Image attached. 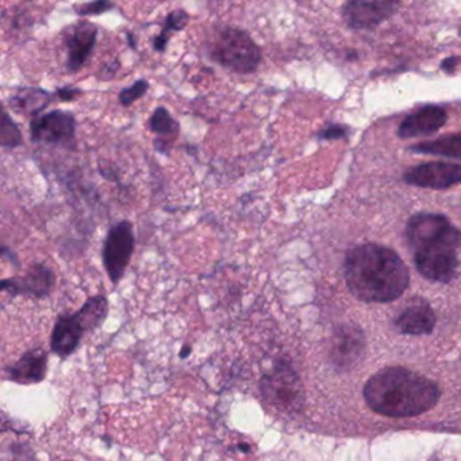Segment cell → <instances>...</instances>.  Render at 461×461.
<instances>
[{
  "label": "cell",
  "instance_id": "6da1fadb",
  "mask_svg": "<svg viewBox=\"0 0 461 461\" xmlns=\"http://www.w3.org/2000/svg\"><path fill=\"white\" fill-rule=\"evenodd\" d=\"M344 278L352 296L375 304L399 299L410 282L403 260L391 249L375 243L362 244L347 254Z\"/></svg>",
  "mask_w": 461,
  "mask_h": 461
},
{
  "label": "cell",
  "instance_id": "7a4b0ae2",
  "mask_svg": "<svg viewBox=\"0 0 461 461\" xmlns=\"http://www.w3.org/2000/svg\"><path fill=\"white\" fill-rule=\"evenodd\" d=\"M368 407L390 418L417 417L433 409L441 391L426 376L403 367L382 368L363 390Z\"/></svg>",
  "mask_w": 461,
  "mask_h": 461
},
{
  "label": "cell",
  "instance_id": "3957f363",
  "mask_svg": "<svg viewBox=\"0 0 461 461\" xmlns=\"http://www.w3.org/2000/svg\"><path fill=\"white\" fill-rule=\"evenodd\" d=\"M417 270L434 282H449L458 268L461 233L444 216L418 213L407 229Z\"/></svg>",
  "mask_w": 461,
  "mask_h": 461
},
{
  "label": "cell",
  "instance_id": "277c9868",
  "mask_svg": "<svg viewBox=\"0 0 461 461\" xmlns=\"http://www.w3.org/2000/svg\"><path fill=\"white\" fill-rule=\"evenodd\" d=\"M108 301L104 296L92 297L78 312L60 316L55 321L50 349L57 357L67 359L78 350L84 332L97 328L107 317Z\"/></svg>",
  "mask_w": 461,
  "mask_h": 461
},
{
  "label": "cell",
  "instance_id": "5b68a950",
  "mask_svg": "<svg viewBox=\"0 0 461 461\" xmlns=\"http://www.w3.org/2000/svg\"><path fill=\"white\" fill-rule=\"evenodd\" d=\"M210 59L236 73H251L259 67L262 54L254 39L241 29L226 28L218 31L210 45Z\"/></svg>",
  "mask_w": 461,
  "mask_h": 461
},
{
  "label": "cell",
  "instance_id": "8992f818",
  "mask_svg": "<svg viewBox=\"0 0 461 461\" xmlns=\"http://www.w3.org/2000/svg\"><path fill=\"white\" fill-rule=\"evenodd\" d=\"M263 398L282 409H294L304 400V390L299 375L289 363L279 360L260 381Z\"/></svg>",
  "mask_w": 461,
  "mask_h": 461
},
{
  "label": "cell",
  "instance_id": "52a82bcc",
  "mask_svg": "<svg viewBox=\"0 0 461 461\" xmlns=\"http://www.w3.org/2000/svg\"><path fill=\"white\" fill-rule=\"evenodd\" d=\"M134 247L136 236L130 221H119L108 231L103 246V263L112 284H117L125 276L133 257Z\"/></svg>",
  "mask_w": 461,
  "mask_h": 461
},
{
  "label": "cell",
  "instance_id": "ba28073f",
  "mask_svg": "<svg viewBox=\"0 0 461 461\" xmlns=\"http://www.w3.org/2000/svg\"><path fill=\"white\" fill-rule=\"evenodd\" d=\"M30 133L34 142L62 144L68 149L76 146V119L65 111H53L37 118L31 122Z\"/></svg>",
  "mask_w": 461,
  "mask_h": 461
},
{
  "label": "cell",
  "instance_id": "9c48e42d",
  "mask_svg": "<svg viewBox=\"0 0 461 461\" xmlns=\"http://www.w3.org/2000/svg\"><path fill=\"white\" fill-rule=\"evenodd\" d=\"M399 4L400 0H349L342 18L354 30H373L391 18Z\"/></svg>",
  "mask_w": 461,
  "mask_h": 461
},
{
  "label": "cell",
  "instance_id": "30bf717a",
  "mask_svg": "<svg viewBox=\"0 0 461 461\" xmlns=\"http://www.w3.org/2000/svg\"><path fill=\"white\" fill-rule=\"evenodd\" d=\"M405 181L421 188H450L461 184V166L448 162L423 163L407 170Z\"/></svg>",
  "mask_w": 461,
  "mask_h": 461
},
{
  "label": "cell",
  "instance_id": "8fae6325",
  "mask_svg": "<svg viewBox=\"0 0 461 461\" xmlns=\"http://www.w3.org/2000/svg\"><path fill=\"white\" fill-rule=\"evenodd\" d=\"M365 351V336L358 326L340 325L332 336L329 358L340 370L352 367Z\"/></svg>",
  "mask_w": 461,
  "mask_h": 461
},
{
  "label": "cell",
  "instance_id": "7c38bea8",
  "mask_svg": "<svg viewBox=\"0 0 461 461\" xmlns=\"http://www.w3.org/2000/svg\"><path fill=\"white\" fill-rule=\"evenodd\" d=\"M54 284V274L46 266L38 263L29 270L25 276L0 281V292H9L12 296L26 294L42 299L49 296Z\"/></svg>",
  "mask_w": 461,
  "mask_h": 461
},
{
  "label": "cell",
  "instance_id": "4fadbf2b",
  "mask_svg": "<svg viewBox=\"0 0 461 461\" xmlns=\"http://www.w3.org/2000/svg\"><path fill=\"white\" fill-rule=\"evenodd\" d=\"M448 115L444 108L439 105H426L409 115L400 123L398 136L400 138H416L436 133L447 123Z\"/></svg>",
  "mask_w": 461,
  "mask_h": 461
},
{
  "label": "cell",
  "instance_id": "5bb4252c",
  "mask_svg": "<svg viewBox=\"0 0 461 461\" xmlns=\"http://www.w3.org/2000/svg\"><path fill=\"white\" fill-rule=\"evenodd\" d=\"M97 29L92 23L83 22L75 26L67 38L68 68L70 72H78L86 64L95 44H96Z\"/></svg>",
  "mask_w": 461,
  "mask_h": 461
},
{
  "label": "cell",
  "instance_id": "9a60e30c",
  "mask_svg": "<svg viewBox=\"0 0 461 461\" xmlns=\"http://www.w3.org/2000/svg\"><path fill=\"white\" fill-rule=\"evenodd\" d=\"M47 354L44 350L37 349L26 352L14 366L7 368V379L18 384L41 383L46 378Z\"/></svg>",
  "mask_w": 461,
  "mask_h": 461
},
{
  "label": "cell",
  "instance_id": "2e32d148",
  "mask_svg": "<svg viewBox=\"0 0 461 461\" xmlns=\"http://www.w3.org/2000/svg\"><path fill=\"white\" fill-rule=\"evenodd\" d=\"M434 325H436V316L433 309L423 300H416L395 320V326L400 333L415 334V336L431 333Z\"/></svg>",
  "mask_w": 461,
  "mask_h": 461
},
{
  "label": "cell",
  "instance_id": "e0dca14e",
  "mask_svg": "<svg viewBox=\"0 0 461 461\" xmlns=\"http://www.w3.org/2000/svg\"><path fill=\"white\" fill-rule=\"evenodd\" d=\"M50 96L46 91L39 88L21 89L12 99V105L18 112L25 115H37L44 111L50 103Z\"/></svg>",
  "mask_w": 461,
  "mask_h": 461
},
{
  "label": "cell",
  "instance_id": "ac0fdd59",
  "mask_svg": "<svg viewBox=\"0 0 461 461\" xmlns=\"http://www.w3.org/2000/svg\"><path fill=\"white\" fill-rule=\"evenodd\" d=\"M410 150L415 152H421V154L461 158V134L442 136L436 141L424 142V144H416Z\"/></svg>",
  "mask_w": 461,
  "mask_h": 461
},
{
  "label": "cell",
  "instance_id": "d6986e66",
  "mask_svg": "<svg viewBox=\"0 0 461 461\" xmlns=\"http://www.w3.org/2000/svg\"><path fill=\"white\" fill-rule=\"evenodd\" d=\"M150 130L152 133L157 134L162 139H158L155 144H169L171 141H175L176 136H178L180 131V126L171 118L170 113L166 108L158 107L157 110L152 112V118H150Z\"/></svg>",
  "mask_w": 461,
  "mask_h": 461
},
{
  "label": "cell",
  "instance_id": "ffe728a7",
  "mask_svg": "<svg viewBox=\"0 0 461 461\" xmlns=\"http://www.w3.org/2000/svg\"><path fill=\"white\" fill-rule=\"evenodd\" d=\"M22 133L17 123L10 118L4 105L0 104V146L15 149L22 144Z\"/></svg>",
  "mask_w": 461,
  "mask_h": 461
},
{
  "label": "cell",
  "instance_id": "44dd1931",
  "mask_svg": "<svg viewBox=\"0 0 461 461\" xmlns=\"http://www.w3.org/2000/svg\"><path fill=\"white\" fill-rule=\"evenodd\" d=\"M186 23H188V14L183 10H178V12H170V14L166 17L165 26H163L162 33L160 36L155 37L154 39V47L158 50V52H163L168 46L169 41V34L173 30H183L185 28Z\"/></svg>",
  "mask_w": 461,
  "mask_h": 461
},
{
  "label": "cell",
  "instance_id": "7402d4cb",
  "mask_svg": "<svg viewBox=\"0 0 461 461\" xmlns=\"http://www.w3.org/2000/svg\"><path fill=\"white\" fill-rule=\"evenodd\" d=\"M147 89H149V83L146 80H138L136 83H134L130 88L123 89L119 95L120 103L126 107L133 104L136 100L141 99L144 94H146Z\"/></svg>",
  "mask_w": 461,
  "mask_h": 461
},
{
  "label": "cell",
  "instance_id": "603a6c76",
  "mask_svg": "<svg viewBox=\"0 0 461 461\" xmlns=\"http://www.w3.org/2000/svg\"><path fill=\"white\" fill-rule=\"evenodd\" d=\"M112 7L113 4H111L110 0H94V2L78 7V12L80 15H97L108 12Z\"/></svg>",
  "mask_w": 461,
  "mask_h": 461
},
{
  "label": "cell",
  "instance_id": "cb8c5ba5",
  "mask_svg": "<svg viewBox=\"0 0 461 461\" xmlns=\"http://www.w3.org/2000/svg\"><path fill=\"white\" fill-rule=\"evenodd\" d=\"M349 134V128L342 125H329L318 131L317 136L321 141H334V139L345 138Z\"/></svg>",
  "mask_w": 461,
  "mask_h": 461
},
{
  "label": "cell",
  "instance_id": "d4e9b609",
  "mask_svg": "<svg viewBox=\"0 0 461 461\" xmlns=\"http://www.w3.org/2000/svg\"><path fill=\"white\" fill-rule=\"evenodd\" d=\"M6 432H15L18 434L25 433V432L20 431L17 423L6 412L0 409V433H6Z\"/></svg>",
  "mask_w": 461,
  "mask_h": 461
},
{
  "label": "cell",
  "instance_id": "484cf974",
  "mask_svg": "<svg viewBox=\"0 0 461 461\" xmlns=\"http://www.w3.org/2000/svg\"><path fill=\"white\" fill-rule=\"evenodd\" d=\"M80 94V89L70 88V86H67V88H62L57 91V96H59L62 102H72V100H75Z\"/></svg>",
  "mask_w": 461,
  "mask_h": 461
},
{
  "label": "cell",
  "instance_id": "4316f807",
  "mask_svg": "<svg viewBox=\"0 0 461 461\" xmlns=\"http://www.w3.org/2000/svg\"><path fill=\"white\" fill-rule=\"evenodd\" d=\"M458 57H449V59H445L444 62H441V68L444 72L452 73L453 70H456V67L458 65Z\"/></svg>",
  "mask_w": 461,
  "mask_h": 461
},
{
  "label": "cell",
  "instance_id": "83f0119b",
  "mask_svg": "<svg viewBox=\"0 0 461 461\" xmlns=\"http://www.w3.org/2000/svg\"><path fill=\"white\" fill-rule=\"evenodd\" d=\"M0 255H4V257L10 258V259H14V255H12V252L10 251L9 249H6V247L0 246ZM17 262V260H15Z\"/></svg>",
  "mask_w": 461,
  "mask_h": 461
},
{
  "label": "cell",
  "instance_id": "f1b7e54d",
  "mask_svg": "<svg viewBox=\"0 0 461 461\" xmlns=\"http://www.w3.org/2000/svg\"><path fill=\"white\" fill-rule=\"evenodd\" d=\"M191 347H189V345H184L183 351H181L180 357L183 358V359H185L186 357H189V355H191Z\"/></svg>",
  "mask_w": 461,
  "mask_h": 461
},
{
  "label": "cell",
  "instance_id": "f546056e",
  "mask_svg": "<svg viewBox=\"0 0 461 461\" xmlns=\"http://www.w3.org/2000/svg\"><path fill=\"white\" fill-rule=\"evenodd\" d=\"M128 39H130V45L131 47H136V39L133 38V36L131 34H128Z\"/></svg>",
  "mask_w": 461,
  "mask_h": 461
}]
</instances>
